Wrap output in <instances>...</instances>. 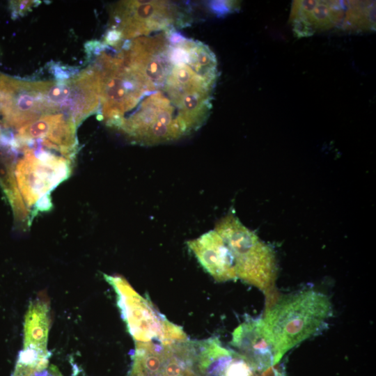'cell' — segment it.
Here are the masks:
<instances>
[{"instance_id": "obj_3", "label": "cell", "mask_w": 376, "mask_h": 376, "mask_svg": "<svg viewBox=\"0 0 376 376\" xmlns=\"http://www.w3.org/2000/svg\"><path fill=\"white\" fill-rule=\"evenodd\" d=\"M109 19L122 40L187 24L181 8L166 1H122L112 6Z\"/></svg>"}, {"instance_id": "obj_5", "label": "cell", "mask_w": 376, "mask_h": 376, "mask_svg": "<svg viewBox=\"0 0 376 376\" xmlns=\"http://www.w3.org/2000/svg\"><path fill=\"white\" fill-rule=\"evenodd\" d=\"M105 279L118 297V304L127 329L136 343L160 342L164 317L150 301L143 299L120 276H108Z\"/></svg>"}, {"instance_id": "obj_10", "label": "cell", "mask_w": 376, "mask_h": 376, "mask_svg": "<svg viewBox=\"0 0 376 376\" xmlns=\"http://www.w3.org/2000/svg\"><path fill=\"white\" fill-rule=\"evenodd\" d=\"M211 8L215 13L226 14L232 12L235 8H237L235 1H214L211 4Z\"/></svg>"}, {"instance_id": "obj_7", "label": "cell", "mask_w": 376, "mask_h": 376, "mask_svg": "<svg viewBox=\"0 0 376 376\" xmlns=\"http://www.w3.org/2000/svg\"><path fill=\"white\" fill-rule=\"evenodd\" d=\"M201 265L217 281L237 279L233 255L226 244L214 229L187 242Z\"/></svg>"}, {"instance_id": "obj_11", "label": "cell", "mask_w": 376, "mask_h": 376, "mask_svg": "<svg viewBox=\"0 0 376 376\" xmlns=\"http://www.w3.org/2000/svg\"><path fill=\"white\" fill-rule=\"evenodd\" d=\"M35 2L33 1H15L12 3L11 8L15 14H25L34 6Z\"/></svg>"}, {"instance_id": "obj_1", "label": "cell", "mask_w": 376, "mask_h": 376, "mask_svg": "<svg viewBox=\"0 0 376 376\" xmlns=\"http://www.w3.org/2000/svg\"><path fill=\"white\" fill-rule=\"evenodd\" d=\"M331 314V304L327 295L305 289L268 302L262 319L283 356L320 331Z\"/></svg>"}, {"instance_id": "obj_12", "label": "cell", "mask_w": 376, "mask_h": 376, "mask_svg": "<svg viewBox=\"0 0 376 376\" xmlns=\"http://www.w3.org/2000/svg\"><path fill=\"white\" fill-rule=\"evenodd\" d=\"M31 376H62L54 365H47L42 369L35 371Z\"/></svg>"}, {"instance_id": "obj_2", "label": "cell", "mask_w": 376, "mask_h": 376, "mask_svg": "<svg viewBox=\"0 0 376 376\" xmlns=\"http://www.w3.org/2000/svg\"><path fill=\"white\" fill-rule=\"evenodd\" d=\"M214 230L233 255L237 278L269 295L277 272L272 249L233 212L217 222Z\"/></svg>"}, {"instance_id": "obj_4", "label": "cell", "mask_w": 376, "mask_h": 376, "mask_svg": "<svg viewBox=\"0 0 376 376\" xmlns=\"http://www.w3.org/2000/svg\"><path fill=\"white\" fill-rule=\"evenodd\" d=\"M49 81H24L0 74V113L8 127L19 130L51 114L47 98Z\"/></svg>"}, {"instance_id": "obj_8", "label": "cell", "mask_w": 376, "mask_h": 376, "mask_svg": "<svg viewBox=\"0 0 376 376\" xmlns=\"http://www.w3.org/2000/svg\"><path fill=\"white\" fill-rule=\"evenodd\" d=\"M50 303L46 295L33 300L25 315L24 347L49 354L47 339L50 327Z\"/></svg>"}, {"instance_id": "obj_9", "label": "cell", "mask_w": 376, "mask_h": 376, "mask_svg": "<svg viewBox=\"0 0 376 376\" xmlns=\"http://www.w3.org/2000/svg\"><path fill=\"white\" fill-rule=\"evenodd\" d=\"M46 366L29 364L17 361L13 376H31L35 371L42 369Z\"/></svg>"}, {"instance_id": "obj_6", "label": "cell", "mask_w": 376, "mask_h": 376, "mask_svg": "<svg viewBox=\"0 0 376 376\" xmlns=\"http://www.w3.org/2000/svg\"><path fill=\"white\" fill-rule=\"evenodd\" d=\"M230 344L258 372L274 367L283 357L262 318L240 324L233 333Z\"/></svg>"}]
</instances>
